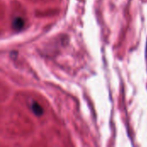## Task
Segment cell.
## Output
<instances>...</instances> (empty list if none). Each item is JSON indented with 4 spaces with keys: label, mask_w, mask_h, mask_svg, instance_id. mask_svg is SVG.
I'll use <instances>...</instances> for the list:
<instances>
[{
    "label": "cell",
    "mask_w": 147,
    "mask_h": 147,
    "mask_svg": "<svg viewBox=\"0 0 147 147\" xmlns=\"http://www.w3.org/2000/svg\"><path fill=\"white\" fill-rule=\"evenodd\" d=\"M24 26V21L22 20V18L17 17L14 20L13 22V27L16 30H20L22 28V27Z\"/></svg>",
    "instance_id": "obj_1"
},
{
    "label": "cell",
    "mask_w": 147,
    "mask_h": 147,
    "mask_svg": "<svg viewBox=\"0 0 147 147\" xmlns=\"http://www.w3.org/2000/svg\"><path fill=\"white\" fill-rule=\"evenodd\" d=\"M32 110H33V112H34V115H41L43 113V109H42V108L37 103V102H33V104H32Z\"/></svg>",
    "instance_id": "obj_2"
}]
</instances>
